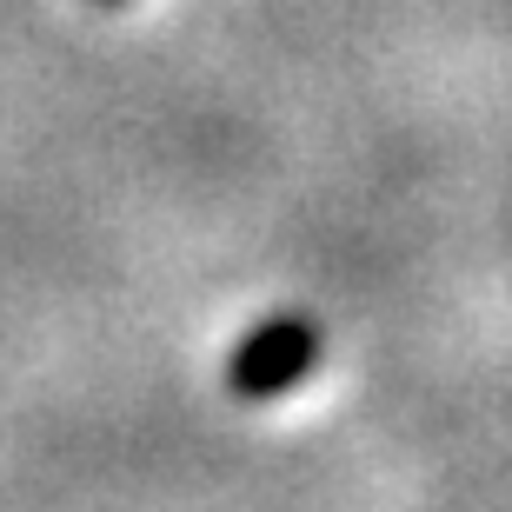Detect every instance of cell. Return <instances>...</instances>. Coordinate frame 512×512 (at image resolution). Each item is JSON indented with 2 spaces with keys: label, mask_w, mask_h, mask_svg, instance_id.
<instances>
[{
  "label": "cell",
  "mask_w": 512,
  "mask_h": 512,
  "mask_svg": "<svg viewBox=\"0 0 512 512\" xmlns=\"http://www.w3.org/2000/svg\"><path fill=\"white\" fill-rule=\"evenodd\" d=\"M326 333L313 313H273L227 353V393L233 399H280L320 366Z\"/></svg>",
  "instance_id": "obj_1"
},
{
  "label": "cell",
  "mask_w": 512,
  "mask_h": 512,
  "mask_svg": "<svg viewBox=\"0 0 512 512\" xmlns=\"http://www.w3.org/2000/svg\"><path fill=\"white\" fill-rule=\"evenodd\" d=\"M107 7H120V0H107Z\"/></svg>",
  "instance_id": "obj_2"
}]
</instances>
